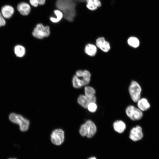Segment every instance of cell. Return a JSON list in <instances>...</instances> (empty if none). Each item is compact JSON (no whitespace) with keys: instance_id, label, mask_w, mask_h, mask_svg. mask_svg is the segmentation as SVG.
I'll return each instance as SVG.
<instances>
[{"instance_id":"1","label":"cell","mask_w":159,"mask_h":159,"mask_svg":"<svg viewBox=\"0 0 159 159\" xmlns=\"http://www.w3.org/2000/svg\"><path fill=\"white\" fill-rule=\"evenodd\" d=\"M91 74L87 70H79L76 72L72 79L73 87L78 89L89 84L91 79Z\"/></svg>"},{"instance_id":"2","label":"cell","mask_w":159,"mask_h":159,"mask_svg":"<svg viewBox=\"0 0 159 159\" xmlns=\"http://www.w3.org/2000/svg\"><path fill=\"white\" fill-rule=\"evenodd\" d=\"M97 130V127L94 123L91 120H88L81 125L79 132L81 136L90 138L95 135Z\"/></svg>"},{"instance_id":"3","label":"cell","mask_w":159,"mask_h":159,"mask_svg":"<svg viewBox=\"0 0 159 159\" xmlns=\"http://www.w3.org/2000/svg\"><path fill=\"white\" fill-rule=\"evenodd\" d=\"M9 118L11 122L19 125L21 131L25 132L28 130L29 121L22 115L15 113H11L9 115Z\"/></svg>"},{"instance_id":"4","label":"cell","mask_w":159,"mask_h":159,"mask_svg":"<svg viewBox=\"0 0 159 159\" xmlns=\"http://www.w3.org/2000/svg\"><path fill=\"white\" fill-rule=\"evenodd\" d=\"M50 33V27L41 23L36 25L32 32V35L34 37L39 39L48 37Z\"/></svg>"},{"instance_id":"5","label":"cell","mask_w":159,"mask_h":159,"mask_svg":"<svg viewBox=\"0 0 159 159\" xmlns=\"http://www.w3.org/2000/svg\"><path fill=\"white\" fill-rule=\"evenodd\" d=\"M128 90L131 99L137 102L141 97L142 89L140 85L137 82L133 80L129 86Z\"/></svg>"},{"instance_id":"6","label":"cell","mask_w":159,"mask_h":159,"mask_svg":"<svg viewBox=\"0 0 159 159\" xmlns=\"http://www.w3.org/2000/svg\"><path fill=\"white\" fill-rule=\"evenodd\" d=\"M125 112L127 116L133 121L140 120L143 116V111L132 105H130L126 107Z\"/></svg>"},{"instance_id":"7","label":"cell","mask_w":159,"mask_h":159,"mask_svg":"<svg viewBox=\"0 0 159 159\" xmlns=\"http://www.w3.org/2000/svg\"><path fill=\"white\" fill-rule=\"evenodd\" d=\"M52 143L56 145H60L63 143L64 140V132L61 129H56L52 132L50 135Z\"/></svg>"},{"instance_id":"8","label":"cell","mask_w":159,"mask_h":159,"mask_svg":"<svg viewBox=\"0 0 159 159\" xmlns=\"http://www.w3.org/2000/svg\"><path fill=\"white\" fill-rule=\"evenodd\" d=\"M143 136L142 128L139 125L133 127L130 131L129 138L134 141H137L141 140Z\"/></svg>"},{"instance_id":"9","label":"cell","mask_w":159,"mask_h":159,"mask_svg":"<svg viewBox=\"0 0 159 159\" xmlns=\"http://www.w3.org/2000/svg\"><path fill=\"white\" fill-rule=\"evenodd\" d=\"M96 45L97 47L105 52H108L110 49V43L103 37H99L96 39Z\"/></svg>"},{"instance_id":"10","label":"cell","mask_w":159,"mask_h":159,"mask_svg":"<svg viewBox=\"0 0 159 159\" xmlns=\"http://www.w3.org/2000/svg\"><path fill=\"white\" fill-rule=\"evenodd\" d=\"M17 9L20 14L23 16H27L30 13L31 7L27 3L22 2L17 5Z\"/></svg>"},{"instance_id":"11","label":"cell","mask_w":159,"mask_h":159,"mask_svg":"<svg viewBox=\"0 0 159 159\" xmlns=\"http://www.w3.org/2000/svg\"><path fill=\"white\" fill-rule=\"evenodd\" d=\"M53 12V15L49 17V20L53 23H57L64 18L63 13L62 11L58 9H54Z\"/></svg>"},{"instance_id":"12","label":"cell","mask_w":159,"mask_h":159,"mask_svg":"<svg viewBox=\"0 0 159 159\" xmlns=\"http://www.w3.org/2000/svg\"><path fill=\"white\" fill-rule=\"evenodd\" d=\"M85 95L91 102H96V98L95 95L96 91L92 87L86 85L84 87Z\"/></svg>"},{"instance_id":"13","label":"cell","mask_w":159,"mask_h":159,"mask_svg":"<svg viewBox=\"0 0 159 159\" xmlns=\"http://www.w3.org/2000/svg\"><path fill=\"white\" fill-rule=\"evenodd\" d=\"M85 2L86 8L91 11H95L102 6L100 0H85Z\"/></svg>"},{"instance_id":"14","label":"cell","mask_w":159,"mask_h":159,"mask_svg":"<svg viewBox=\"0 0 159 159\" xmlns=\"http://www.w3.org/2000/svg\"><path fill=\"white\" fill-rule=\"evenodd\" d=\"M1 14L6 19L10 18L14 13L13 8L11 6L6 5L3 6L1 9Z\"/></svg>"},{"instance_id":"15","label":"cell","mask_w":159,"mask_h":159,"mask_svg":"<svg viewBox=\"0 0 159 159\" xmlns=\"http://www.w3.org/2000/svg\"><path fill=\"white\" fill-rule=\"evenodd\" d=\"M137 102L138 108L142 111H146L150 107V104L146 98H140Z\"/></svg>"},{"instance_id":"16","label":"cell","mask_w":159,"mask_h":159,"mask_svg":"<svg viewBox=\"0 0 159 159\" xmlns=\"http://www.w3.org/2000/svg\"><path fill=\"white\" fill-rule=\"evenodd\" d=\"M113 127L116 132L121 133L124 132L126 128L125 123L121 120H117L113 123Z\"/></svg>"},{"instance_id":"17","label":"cell","mask_w":159,"mask_h":159,"mask_svg":"<svg viewBox=\"0 0 159 159\" xmlns=\"http://www.w3.org/2000/svg\"><path fill=\"white\" fill-rule=\"evenodd\" d=\"M97 51V47L94 44L89 43L86 45L85 48V52L88 55L91 57L95 56Z\"/></svg>"},{"instance_id":"18","label":"cell","mask_w":159,"mask_h":159,"mask_svg":"<svg viewBox=\"0 0 159 159\" xmlns=\"http://www.w3.org/2000/svg\"><path fill=\"white\" fill-rule=\"evenodd\" d=\"M78 103L84 108L87 109L88 105L92 102L85 95H80L77 99Z\"/></svg>"},{"instance_id":"19","label":"cell","mask_w":159,"mask_h":159,"mask_svg":"<svg viewBox=\"0 0 159 159\" xmlns=\"http://www.w3.org/2000/svg\"><path fill=\"white\" fill-rule=\"evenodd\" d=\"M127 42L129 46L134 48L138 47L140 44L139 39L134 36L129 37L127 39Z\"/></svg>"},{"instance_id":"20","label":"cell","mask_w":159,"mask_h":159,"mask_svg":"<svg viewBox=\"0 0 159 159\" xmlns=\"http://www.w3.org/2000/svg\"><path fill=\"white\" fill-rule=\"evenodd\" d=\"M14 52L16 55L19 57H23L25 53V49L23 46L17 45L16 46L14 49Z\"/></svg>"},{"instance_id":"21","label":"cell","mask_w":159,"mask_h":159,"mask_svg":"<svg viewBox=\"0 0 159 159\" xmlns=\"http://www.w3.org/2000/svg\"><path fill=\"white\" fill-rule=\"evenodd\" d=\"M87 109L89 112H94L97 110V105L96 102H92L88 105Z\"/></svg>"},{"instance_id":"22","label":"cell","mask_w":159,"mask_h":159,"mask_svg":"<svg viewBox=\"0 0 159 159\" xmlns=\"http://www.w3.org/2000/svg\"><path fill=\"white\" fill-rule=\"evenodd\" d=\"M30 4L34 7H37L39 6L38 0H29Z\"/></svg>"},{"instance_id":"23","label":"cell","mask_w":159,"mask_h":159,"mask_svg":"<svg viewBox=\"0 0 159 159\" xmlns=\"http://www.w3.org/2000/svg\"><path fill=\"white\" fill-rule=\"evenodd\" d=\"M5 23V21L3 18L2 14L0 12V27L4 25Z\"/></svg>"},{"instance_id":"24","label":"cell","mask_w":159,"mask_h":159,"mask_svg":"<svg viewBox=\"0 0 159 159\" xmlns=\"http://www.w3.org/2000/svg\"><path fill=\"white\" fill-rule=\"evenodd\" d=\"M38 2L39 6H43L45 4L46 0H38Z\"/></svg>"},{"instance_id":"25","label":"cell","mask_w":159,"mask_h":159,"mask_svg":"<svg viewBox=\"0 0 159 159\" xmlns=\"http://www.w3.org/2000/svg\"><path fill=\"white\" fill-rule=\"evenodd\" d=\"M88 159H97V158L95 157H90L88 158Z\"/></svg>"},{"instance_id":"26","label":"cell","mask_w":159,"mask_h":159,"mask_svg":"<svg viewBox=\"0 0 159 159\" xmlns=\"http://www.w3.org/2000/svg\"><path fill=\"white\" fill-rule=\"evenodd\" d=\"M7 159H18L15 158H8Z\"/></svg>"}]
</instances>
